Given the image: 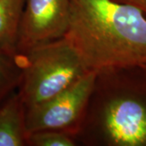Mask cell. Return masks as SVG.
<instances>
[{"label":"cell","mask_w":146,"mask_h":146,"mask_svg":"<svg viewBox=\"0 0 146 146\" xmlns=\"http://www.w3.org/2000/svg\"><path fill=\"white\" fill-rule=\"evenodd\" d=\"M64 36L95 72L146 68V16L116 0H71Z\"/></svg>","instance_id":"cell-1"},{"label":"cell","mask_w":146,"mask_h":146,"mask_svg":"<svg viewBox=\"0 0 146 146\" xmlns=\"http://www.w3.org/2000/svg\"><path fill=\"white\" fill-rule=\"evenodd\" d=\"M78 140L87 145L146 146V68L97 72Z\"/></svg>","instance_id":"cell-2"},{"label":"cell","mask_w":146,"mask_h":146,"mask_svg":"<svg viewBox=\"0 0 146 146\" xmlns=\"http://www.w3.org/2000/svg\"><path fill=\"white\" fill-rule=\"evenodd\" d=\"M18 56L22 69L18 91L26 108L50 99L91 71L65 36Z\"/></svg>","instance_id":"cell-3"},{"label":"cell","mask_w":146,"mask_h":146,"mask_svg":"<svg viewBox=\"0 0 146 146\" xmlns=\"http://www.w3.org/2000/svg\"><path fill=\"white\" fill-rule=\"evenodd\" d=\"M96 78L97 72L91 70L50 99L26 108L28 135L36 131L56 130L69 133L77 139Z\"/></svg>","instance_id":"cell-4"},{"label":"cell","mask_w":146,"mask_h":146,"mask_svg":"<svg viewBox=\"0 0 146 146\" xmlns=\"http://www.w3.org/2000/svg\"><path fill=\"white\" fill-rule=\"evenodd\" d=\"M71 0H25L17 54L63 37L68 29Z\"/></svg>","instance_id":"cell-5"},{"label":"cell","mask_w":146,"mask_h":146,"mask_svg":"<svg viewBox=\"0 0 146 146\" xmlns=\"http://www.w3.org/2000/svg\"><path fill=\"white\" fill-rule=\"evenodd\" d=\"M26 106L18 89L0 106V146L27 145Z\"/></svg>","instance_id":"cell-6"},{"label":"cell","mask_w":146,"mask_h":146,"mask_svg":"<svg viewBox=\"0 0 146 146\" xmlns=\"http://www.w3.org/2000/svg\"><path fill=\"white\" fill-rule=\"evenodd\" d=\"M25 0H0V50L17 54Z\"/></svg>","instance_id":"cell-7"},{"label":"cell","mask_w":146,"mask_h":146,"mask_svg":"<svg viewBox=\"0 0 146 146\" xmlns=\"http://www.w3.org/2000/svg\"><path fill=\"white\" fill-rule=\"evenodd\" d=\"M22 69L18 54L0 50V106L18 89Z\"/></svg>","instance_id":"cell-8"},{"label":"cell","mask_w":146,"mask_h":146,"mask_svg":"<svg viewBox=\"0 0 146 146\" xmlns=\"http://www.w3.org/2000/svg\"><path fill=\"white\" fill-rule=\"evenodd\" d=\"M77 139L72 135L56 130H41L29 133L27 145L30 146H75Z\"/></svg>","instance_id":"cell-9"},{"label":"cell","mask_w":146,"mask_h":146,"mask_svg":"<svg viewBox=\"0 0 146 146\" xmlns=\"http://www.w3.org/2000/svg\"><path fill=\"white\" fill-rule=\"evenodd\" d=\"M116 1L135 6L142 11L143 13L146 16V0H116Z\"/></svg>","instance_id":"cell-10"}]
</instances>
